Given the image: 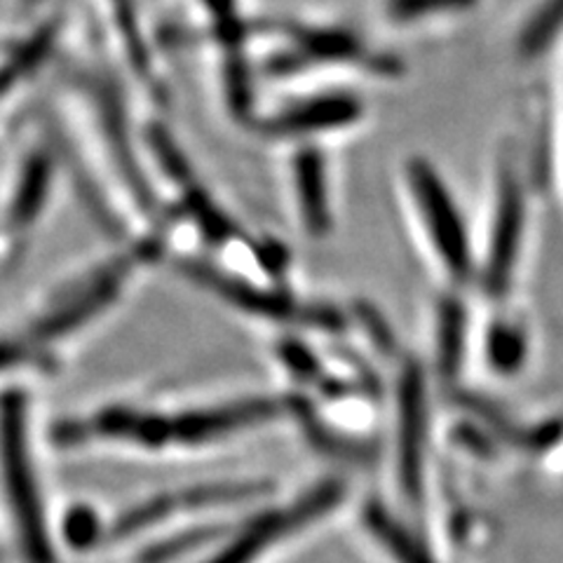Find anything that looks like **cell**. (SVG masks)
I'll return each mask as SVG.
<instances>
[{"mask_svg":"<svg viewBox=\"0 0 563 563\" xmlns=\"http://www.w3.org/2000/svg\"><path fill=\"white\" fill-rule=\"evenodd\" d=\"M0 465L8 505L26 556L31 563H49V540L26 439V409L24 399L14 393L0 404Z\"/></svg>","mask_w":563,"mask_h":563,"instance_id":"6da1fadb","label":"cell"},{"mask_svg":"<svg viewBox=\"0 0 563 563\" xmlns=\"http://www.w3.org/2000/svg\"><path fill=\"white\" fill-rule=\"evenodd\" d=\"M411 190L416 192V200L420 207L422 223L432 240L437 258L442 266L455 275L463 277L470 268V252H467V238L463 231V221L444 184L439 176L422 163H413L409 167Z\"/></svg>","mask_w":563,"mask_h":563,"instance_id":"7a4b0ae2","label":"cell"},{"mask_svg":"<svg viewBox=\"0 0 563 563\" xmlns=\"http://www.w3.org/2000/svg\"><path fill=\"white\" fill-rule=\"evenodd\" d=\"M521 221H523V207L519 188L512 179H505L500 188V200H498V214L496 225H493V238H490V256L486 263V277L493 289H503L505 279H509L515 266L517 256V242L521 233Z\"/></svg>","mask_w":563,"mask_h":563,"instance_id":"3957f363","label":"cell"},{"mask_svg":"<svg viewBox=\"0 0 563 563\" xmlns=\"http://www.w3.org/2000/svg\"><path fill=\"white\" fill-rule=\"evenodd\" d=\"M357 115H360V103L355 99L322 97V99L306 101L301 106H296V109L282 113L271 128L279 134H298V132L341 128L355 120Z\"/></svg>","mask_w":563,"mask_h":563,"instance_id":"277c9868","label":"cell"},{"mask_svg":"<svg viewBox=\"0 0 563 563\" xmlns=\"http://www.w3.org/2000/svg\"><path fill=\"white\" fill-rule=\"evenodd\" d=\"M322 507V498L312 500L310 505H306L303 509H298L296 515H285L277 519H268L266 523H261L254 531L246 533L242 540H238L231 550L219 554L211 563H252L263 550L268 548V542H273L277 536L289 533L294 526L301 523L303 519H308L310 515L320 512Z\"/></svg>","mask_w":563,"mask_h":563,"instance_id":"5b68a950","label":"cell"},{"mask_svg":"<svg viewBox=\"0 0 563 563\" xmlns=\"http://www.w3.org/2000/svg\"><path fill=\"white\" fill-rule=\"evenodd\" d=\"M296 186L301 198L303 219L314 233L324 231L327 225V190L322 157L314 151H306L296 157Z\"/></svg>","mask_w":563,"mask_h":563,"instance_id":"8992f818","label":"cell"},{"mask_svg":"<svg viewBox=\"0 0 563 563\" xmlns=\"http://www.w3.org/2000/svg\"><path fill=\"white\" fill-rule=\"evenodd\" d=\"M47 186H49V163L47 157L35 155L24 167L20 188L14 192L12 211H10L14 225H26L35 219V214H38L45 202Z\"/></svg>","mask_w":563,"mask_h":563,"instance_id":"52a82bcc","label":"cell"},{"mask_svg":"<svg viewBox=\"0 0 563 563\" xmlns=\"http://www.w3.org/2000/svg\"><path fill=\"white\" fill-rule=\"evenodd\" d=\"M563 29V0H548L536 14L531 24H528L521 33V55L536 57L538 52L548 47L556 33Z\"/></svg>","mask_w":563,"mask_h":563,"instance_id":"ba28073f","label":"cell"},{"mask_svg":"<svg viewBox=\"0 0 563 563\" xmlns=\"http://www.w3.org/2000/svg\"><path fill=\"white\" fill-rule=\"evenodd\" d=\"M418 453H420L418 390L409 385V390L404 393V437H401V477L407 482V486L416 484Z\"/></svg>","mask_w":563,"mask_h":563,"instance_id":"9c48e42d","label":"cell"},{"mask_svg":"<svg viewBox=\"0 0 563 563\" xmlns=\"http://www.w3.org/2000/svg\"><path fill=\"white\" fill-rule=\"evenodd\" d=\"M52 35H55L52 26L43 29L41 33H35L33 38L20 52H16V55L3 68H0V97H3L14 82H20L29 74V70H33L45 59L47 49L52 45Z\"/></svg>","mask_w":563,"mask_h":563,"instance_id":"30bf717a","label":"cell"},{"mask_svg":"<svg viewBox=\"0 0 563 563\" xmlns=\"http://www.w3.org/2000/svg\"><path fill=\"white\" fill-rule=\"evenodd\" d=\"M303 45L308 55L314 59H352L355 55H360L357 41L336 31L312 33L308 35Z\"/></svg>","mask_w":563,"mask_h":563,"instance_id":"8fae6325","label":"cell"},{"mask_svg":"<svg viewBox=\"0 0 563 563\" xmlns=\"http://www.w3.org/2000/svg\"><path fill=\"white\" fill-rule=\"evenodd\" d=\"M477 3V0H390V14L397 20L407 22L416 16L430 14V12H444V10H463Z\"/></svg>","mask_w":563,"mask_h":563,"instance_id":"7c38bea8","label":"cell"},{"mask_svg":"<svg viewBox=\"0 0 563 563\" xmlns=\"http://www.w3.org/2000/svg\"><path fill=\"white\" fill-rule=\"evenodd\" d=\"M22 360V350L12 343H0V372Z\"/></svg>","mask_w":563,"mask_h":563,"instance_id":"4fadbf2b","label":"cell"},{"mask_svg":"<svg viewBox=\"0 0 563 563\" xmlns=\"http://www.w3.org/2000/svg\"><path fill=\"white\" fill-rule=\"evenodd\" d=\"M209 8L214 10L219 16H223L221 22H231V14H233V0H207Z\"/></svg>","mask_w":563,"mask_h":563,"instance_id":"5bb4252c","label":"cell"}]
</instances>
